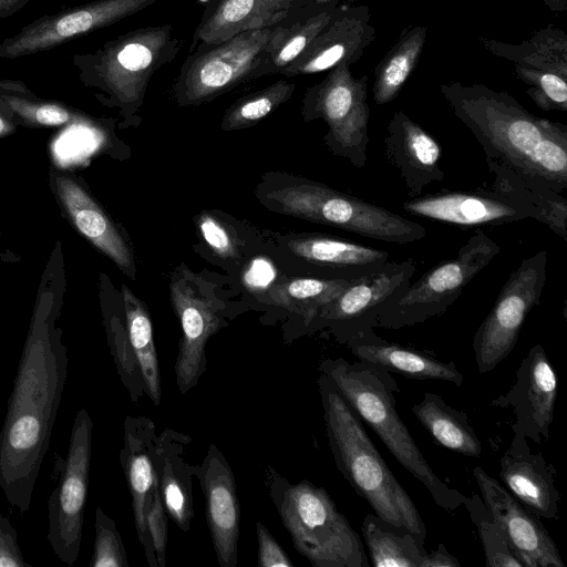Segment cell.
Here are the masks:
<instances>
[{"instance_id":"cell-1","label":"cell","mask_w":567,"mask_h":567,"mask_svg":"<svg viewBox=\"0 0 567 567\" xmlns=\"http://www.w3.org/2000/svg\"><path fill=\"white\" fill-rule=\"evenodd\" d=\"M49 315L41 308L32 320L0 431V488L20 514L30 508L68 373Z\"/></svg>"},{"instance_id":"cell-2","label":"cell","mask_w":567,"mask_h":567,"mask_svg":"<svg viewBox=\"0 0 567 567\" xmlns=\"http://www.w3.org/2000/svg\"><path fill=\"white\" fill-rule=\"evenodd\" d=\"M440 89L486 161L558 194L566 189L567 125L532 114L506 91L458 81Z\"/></svg>"},{"instance_id":"cell-3","label":"cell","mask_w":567,"mask_h":567,"mask_svg":"<svg viewBox=\"0 0 567 567\" xmlns=\"http://www.w3.org/2000/svg\"><path fill=\"white\" fill-rule=\"evenodd\" d=\"M318 386L326 434L339 472L377 516L409 530L424 545L425 524L371 441L361 419L323 373H320Z\"/></svg>"},{"instance_id":"cell-4","label":"cell","mask_w":567,"mask_h":567,"mask_svg":"<svg viewBox=\"0 0 567 567\" xmlns=\"http://www.w3.org/2000/svg\"><path fill=\"white\" fill-rule=\"evenodd\" d=\"M319 370L331 380L394 458L423 484L436 505L449 513L463 506L466 496L434 473L401 420L394 396L399 385L388 370L361 360L349 362L343 358L324 359Z\"/></svg>"},{"instance_id":"cell-5","label":"cell","mask_w":567,"mask_h":567,"mask_svg":"<svg viewBox=\"0 0 567 567\" xmlns=\"http://www.w3.org/2000/svg\"><path fill=\"white\" fill-rule=\"evenodd\" d=\"M182 48L171 23L138 28L72 56L81 82L99 90L106 105L118 107L126 121L136 118L148 83Z\"/></svg>"},{"instance_id":"cell-6","label":"cell","mask_w":567,"mask_h":567,"mask_svg":"<svg viewBox=\"0 0 567 567\" xmlns=\"http://www.w3.org/2000/svg\"><path fill=\"white\" fill-rule=\"evenodd\" d=\"M269 497L292 545L313 567H370L363 543L323 487L291 483L272 467L265 476Z\"/></svg>"},{"instance_id":"cell-7","label":"cell","mask_w":567,"mask_h":567,"mask_svg":"<svg viewBox=\"0 0 567 567\" xmlns=\"http://www.w3.org/2000/svg\"><path fill=\"white\" fill-rule=\"evenodd\" d=\"M260 198L271 210L380 241L406 245L426 235L419 223L309 179H293Z\"/></svg>"},{"instance_id":"cell-8","label":"cell","mask_w":567,"mask_h":567,"mask_svg":"<svg viewBox=\"0 0 567 567\" xmlns=\"http://www.w3.org/2000/svg\"><path fill=\"white\" fill-rule=\"evenodd\" d=\"M501 251L484 230H477L453 259L423 274L379 315L377 327L400 329L443 315L467 284Z\"/></svg>"},{"instance_id":"cell-9","label":"cell","mask_w":567,"mask_h":567,"mask_svg":"<svg viewBox=\"0 0 567 567\" xmlns=\"http://www.w3.org/2000/svg\"><path fill=\"white\" fill-rule=\"evenodd\" d=\"M274 25L239 33L205 50L188 53L171 87L179 106H197L255 81Z\"/></svg>"},{"instance_id":"cell-10","label":"cell","mask_w":567,"mask_h":567,"mask_svg":"<svg viewBox=\"0 0 567 567\" xmlns=\"http://www.w3.org/2000/svg\"><path fill=\"white\" fill-rule=\"evenodd\" d=\"M120 463L131 495L134 526L150 567L166 566L168 516L153 464L154 422L127 415L123 426Z\"/></svg>"},{"instance_id":"cell-11","label":"cell","mask_w":567,"mask_h":567,"mask_svg":"<svg viewBox=\"0 0 567 567\" xmlns=\"http://www.w3.org/2000/svg\"><path fill=\"white\" fill-rule=\"evenodd\" d=\"M367 99L368 76L354 78L344 63L330 69L320 82L307 89L302 99L303 120H322L328 125V147L358 168L367 163Z\"/></svg>"},{"instance_id":"cell-12","label":"cell","mask_w":567,"mask_h":567,"mask_svg":"<svg viewBox=\"0 0 567 567\" xmlns=\"http://www.w3.org/2000/svg\"><path fill=\"white\" fill-rule=\"evenodd\" d=\"M169 297L181 324L175 379L179 393L186 394L206 371V346L225 324L226 303L208 281L183 265L171 278Z\"/></svg>"},{"instance_id":"cell-13","label":"cell","mask_w":567,"mask_h":567,"mask_svg":"<svg viewBox=\"0 0 567 567\" xmlns=\"http://www.w3.org/2000/svg\"><path fill=\"white\" fill-rule=\"evenodd\" d=\"M547 259L546 250L523 259L477 328L473 350L480 373L493 371L515 348L527 315L540 301Z\"/></svg>"},{"instance_id":"cell-14","label":"cell","mask_w":567,"mask_h":567,"mask_svg":"<svg viewBox=\"0 0 567 567\" xmlns=\"http://www.w3.org/2000/svg\"><path fill=\"white\" fill-rule=\"evenodd\" d=\"M417 266L412 258L386 261L380 269L351 280L321 308L311 328H327L342 344L374 331L380 312L410 286Z\"/></svg>"},{"instance_id":"cell-15","label":"cell","mask_w":567,"mask_h":567,"mask_svg":"<svg viewBox=\"0 0 567 567\" xmlns=\"http://www.w3.org/2000/svg\"><path fill=\"white\" fill-rule=\"evenodd\" d=\"M93 422L80 409L71 429L66 457L59 483L48 502V540L58 558L68 566L79 557L87 495Z\"/></svg>"},{"instance_id":"cell-16","label":"cell","mask_w":567,"mask_h":567,"mask_svg":"<svg viewBox=\"0 0 567 567\" xmlns=\"http://www.w3.org/2000/svg\"><path fill=\"white\" fill-rule=\"evenodd\" d=\"M157 0H94L44 14L0 42V59L14 60L49 51L75 38L110 27Z\"/></svg>"},{"instance_id":"cell-17","label":"cell","mask_w":567,"mask_h":567,"mask_svg":"<svg viewBox=\"0 0 567 567\" xmlns=\"http://www.w3.org/2000/svg\"><path fill=\"white\" fill-rule=\"evenodd\" d=\"M408 214L466 229L501 226L533 218L534 208L523 199L501 193L493 186L472 190H445L412 197L402 204Z\"/></svg>"},{"instance_id":"cell-18","label":"cell","mask_w":567,"mask_h":567,"mask_svg":"<svg viewBox=\"0 0 567 567\" xmlns=\"http://www.w3.org/2000/svg\"><path fill=\"white\" fill-rule=\"evenodd\" d=\"M558 393L556 372L545 349L537 343L522 360L514 385L491 401L498 409H512L514 436L544 444L549 439L554 408Z\"/></svg>"},{"instance_id":"cell-19","label":"cell","mask_w":567,"mask_h":567,"mask_svg":"<svg viewBox=\"0 0 567 567\" xmlns=\"http://www.w3.org/2000/svg\"><path fill=\"white\" fill-rule=\"evenodd\" d=\"M473 474L484 504L523 567H565L557 545L539 517L529 513L481 466H475Z\"/></svg>"},{"instance_id":"cell-20","label":"cell","mask_w":567,"mask_h":567,"mask_svg":"<svg viewBox=\"0 0 567 567\" xmlns=\"http://www.w3.org/2000/svg\"><path fill=\"white\" fill-rule=\"evenodd\" d=\"M368 6L341 3L307 49L279 72L285 78L317 74L357 63L375 39Z\"/></svg>"},{"instance_id":"cell-21","label":"cell","mask_w":567,"mask_h":567,"mask_svg":"<svg viewBox=\"0 0 567 567\" xmlns=\"http://www.w3.org/2000/svg\"><path fill=\"white\" fill-rule=\"evenodd\" d=\"M194 474L204 493L206 523L217 563L220 567H236L240 506L233 470L216 444L208 445Z\"/></svg>"},{"instance_id":"cell-22","label":"cell","mask_w":567,"mask_h":567,"mask_svg":"<svg viewBox=\"0 0 567 567\" xmlns=\"http://www.w3.org/2000/svg\"><path fill=\"white\" fill-rule=\"evenodd\" d=\"M384 153L411 197L420 196L427 185L445 177L440 167V144L403 111H395L386 126Z\"/></svg>"},{"instance_id":"cell-23","label":"cell","mask_w":567,"mask_h":567,"mask_svg":"<svg viewBox=\"0 0 567 567\" xmlns=\"http://www.w3.org/2000/svg\"><path fill=\"white\" fill-rule=\"evenodd\" d=\"M499 477L505 488L533 515L558 519L560 493L556 470L542 452L533 453L527 439L514 436L499 460Z\"/></svg>"},{"instance_id":"cell-24","label":"cell","mask_w":567,"mask_h":567,"mask_svg":"<svg viewBox=\"0 0 567 567\" xmlns=\"http://www.w3.org/2000/svg\"><path fill=\"white\" fill-rule=\"evenodd\" d=\"M203 6L188 53L198 52L239 33L277 24L306 0H196Z\"/></svg>"},{"instance_id":"cell-25","label":"cell","mask_w":567,"mask_h":567,"mask_svg":"<svg viewBox=\"0 0 567 567\" xmlns=\"http://www.w3.org/2000/svg\"><path fill=\"white\" fill-rule=\"evenodd\" d=\"M192 437L173 429L156 434L153 464L167 516L184 533L194 518L193 477L195 465L186 461Z\"/></svg>"},{"instance_id":"cell-26","label":"cell","mask_w":567,"mask_h":567,"mask_svg":"<svg viewBox=\"0 0 567 567\" xmlns=\"http://www.w3.org/2000/svg\"><path fill=\"white\" fill-rule=\"evenodd\" d=\"M292 254L320 269V278L351 281L380 269L390 252L352 240L321 234L292 237L287 243Z\"/></svg>"},{"instance_id":"cell-27","label":"cell","mask_w":567,"mask_h":567,"mask_svg":"<svg viewBox=\"0 0 567 567\" xmlns=\"http://www.w3.org/2000/svg\"><path fill=\"white\" fill-rule=\"evenodd\" d=\"M340 4L309 0L295 4L274 25L255 79L279 74L291 64L328 23Z\"/></svg>"},{"instance_id":"cell-28","label":"cell","mask_w":567,"mask_h":567,"mask_svg":"<svg viewBox=\"0 0 567 567\" xmlns=\"http://www.w3.org/2000/svg\"><path fill=\"white\" fill-rule=\"evenodd\" d=\"M346 346L359 360L405 378L421 381H446L457 388L464 381L462 372L454 362H444L426 352L389 342L374 331Z\"/></svg>"},{"instance_id":"cell-29","label":"cell","mask_w":567,"mask_h":567,"mask_svg":"<svg viewBox=\"0 0 567 567\" xmlns=\"http://www.w3.org/2000/svg\"><path fill=\"white\" fill-rule=\"evenodd\" d=\"M56 189L76 228L132 278L135 268L131 250L109 217L74 181L56 177Z\"/></svg>"},{"instance_id":"cell-30","label":"cell","mask_w":567,"mask_h":567,"mask_svg":"<svg viewBox=\"0 0 567 567\" xmlns=\"http://www.w3.org/2000/svg\"><path fill=\"white\" fill-rule=\"evenodd\" d=\"M491 54L514 64L557 74L567 80V34L560 28L548 24L522 43L511 44L478 37Z\"/></svg>"},{"instance_id":"cell-31","label":"cell","mask_w":567,"mask_h":567,"mask_svg":"<svg viewBox=\"0 0 567 567\" xmlns=\"http://www.w3.org/2000/svg\"><path fill=\"white\" fill-rule=\"evenodd\" d=\"M413 414L431 436L442 446L458 454L478 457L482 443L468 415L449 405L440 395L426 392L412 405Z\"/></svg>"},{"instance_id":"cell-32","label":"cell","mask_w":567,"mask_h":567,"mask_svg":"<svg viewBox=\"0 0 567 567\" xmlns=\"http://www.w3.org/2000/svg\"><path fill=\"white\" fill-rule=\"evenodd\" d=\"M426 37L427 27L425 25L404 28L378 63L372 87L377 105L390 103L399 95L419 62Z\"/></svg>"},{"instance_id":"cell-33","label":"cell","mask_w":567,"mask_h":567,"mask_svg":"<svg viewBox=\"0 0 567 567\" xmlns=\"http://www.w3.org/2000/svg\"><path fill=\"white\" fill-rule=\"evenodd\" d=\"M361 530L375 567H422L425 547L409 530L367 514Z\"/></svg>"},{"instance_id":"cell-34","label":"cell","mask_w":567,"mask_h":567,"mask_svg":"<svg viewBox=\"0 0 567 567\" xmlns=\"http://www.w3.org/2000/svg\"><path fill=\"white\" fill-rule=\"evenodd\" d=\"M122 296L130 344L144 380L145 394L158 406L162 384L150 312L146 305L126 286L122 288Z\"/></svg>"},{"instance_id":"cell-35","label":"cell","mask_w":567,"mask_h":567,"mask_svg":"<svg viewBox=\"0 0 567 567\" xmlns=\"http://www.w3.org/2000/svg\"><path fill=\"white\" fill-rule=\"evenodd\" d=\"M486 163L489 173L494 176L491 186L501 193L528 203L536 212L537 221L567 241V200L565 197L544 186L523 181L502 165L489 161Z\"/></svg>"},{"instance_id":"cell-36","label":"cell","mask_w":567,"mask_h":567,"mask_svg":"<svg viewBox=\"0 0 567 567\" xmlns=\"http://www.w3.org/2000/svg\"><path fill=\"white\" fill-rule=\"evenodd\" d=\"M342 279L300 277L272 286L269 297L301 320L303 328L310 329L322 307L333 300L349 284Z\"/></svg>"},{"instance_id":"cell-37","label":"cell","mask_w":567,"mask_h":567,"mask_svg":"<svg viewBox=\"0 0 567 567\" xmlns=\"http://www.w3.org/2000/svg\"><path fill=\"white\" fill-rule=\"evenodd\" d=\"M296 84L287 79H280L270 85L245 95L233 103L221 120L224 131L247 128L277 110L293 94Z\"/></svg>"},{"instance_id":"cell-38","label":"cell","mask_w":567,"mask_h":567,"mask_svg":"<svg viewBox=\"0 0 567 567\" xmlns=\"http://www.w3.org/2000/svg\"><path fill=\"white\" fill-rule=\"evenodd\" d=\"M463 506L467 509L471 520L478 530L485 554V566L523 567L482 497L473 493L470 497L466 496Z\"/></svg>"},{"instance_id":"cell-39","label":"cell","mask_w":567,"mask_h":567,"mask_svg":"<svg viewBox=\"0 0 567 567\" xmlns=\"http://www.w3.org/2000/svg\"><path fill=\"white\" fill-rule=\"evenodd\" d=\"M0 100L11 114L30 124L58 126L75 118L72 110L54 101H41L12 92H0Z\"/></svg>"},{"instance_id":"cell-40","label":"cell","mask_w":567,"mask_h":567,"mask_svg":"<svg viewBox=\"0 0 567 567\" xmlns=\"http://www.w3.org/2000/svg\"><path fill=\"white\" fill-rule=\"evenodd\" d=\"M514 73L527 85V95L540 110L567 112L566 79L517 64H515Z\"/></svg>"},{"instance_id":"cell-41","label":"cell","mask_w":567,"mask_h":567,"mask_svg":"<svg viewBox=\"0 0 567 567\" xmlns=\"http://www.w3.org/2000/svg\"><path fill=\"white\" fill-rule=\"evenodd\" d=\"M95 539L91 567H128L122 537L115 522L99 506L95 509Z\"/></svg>"},{"instance_id":"cell-42","label":"cell","mask_w":567,"mask_h":567,"mask_svg":"<svg viewBox=\"0 0 567 567\" xmlns=\"http://www.w3.org/2000/svg\"><path fill=\"white\" fill-rule=\"evenodd\" d=\"M197 226L207 246L217 257L221 259L237 258V240L217 217L204 212L197 217Z\"/></svg>"},{"instance_id":"cell-43","label":"cell","mask_w":567,"mask_h":567,"mask_svg":"<svg viewBox=\"0 0 567 567\" xmlns=\"http://www.w3.org/2000/svg\"><path fill=\"white\" fill-rule=\"evenodd\" d=\"M255 527L258 543L257 565L259 567H292L293 563L269 529L261 522H257Z\"/></svg>"},{"instance_id":"cell-44","label":"cell","mask_w":567,"mask_h":567,"mask_svg":"<svg viewBox=\"0 0 567 567\" xmlns=\"http://www.w3.org/2000/svg\"><path fill=\"white\" fill-rule=\"evenodd\" d=\"M31 566L18 544V534L10 520L0 513V567Z\"/></svg>"},{"instance_id":"cell-45","label":"cell","mask_w":567,"mask_h":567,"mask_svg":"<svg viewBox=\"0 0 567 567\" xmlns=\"http://www.w3.org/2000/svg\"><path fill=\"white\" fill-rule=\"evenodd\" d=\"M458 560L451 555L443 544L435 550L425 554L422 567H460Z\"/></svg>"},{"instance_id":"cell-46","label":"cell","mask_w":567,"mask_h":567,"mask_svg":"<svg viewBox=\"0 0 567 567\" xmlns=\"http://www.w3.org/2000/svg\"><path fill=\"white\" fill-rule=\"evenodd\" d=\"M30 0H0V20L19 12Z\"/></svg>"},{"instance_id":"cell-47","label":"cell","mask_w":567,"mask_h":567,"mask_svg":"<svg viewBox=\"0 0 567 567\" xmlns=\"http://www.w3.org/2000/svg\"><path fill=\"white\" fill-rule=\"evenodd\" d=\"M10 111L6 107L4 103L0 100V136H3L12 131L13 125L11 121L8 120L7 114Z\"/></svg>"},{"instance_id":"cell-48","label":"cell","mask_w":567,"mask_h":567,"mask_svg":"<svg viewBox=\"0 0 567 567\" xmlns=\"http://www.w3.org/2000/svg\"><path fill=\"white\" fill-rule=\"evenodd\" d=\"M544 3L553 11L565 12L567 10L566 0H543Z\"/></svg>"},{"instance_id":"cell-49","label":"cell","mask_w":567,"mask_h":567,"mask_svg":"<svg viewBox=\"0 0 567 567\" xmlns=\"http://www.w3.org/2000/svg\"><path fill=\"white\" fill-rule=\"evenodd\" d=\"M309 1L321 2V3H327V2H339V3H343L344 1H346V2H350V1H357V0H309Z\"/></svg>"}]
</instances>
